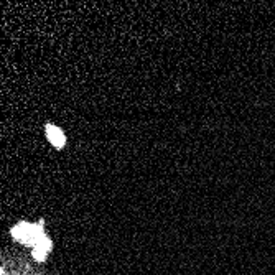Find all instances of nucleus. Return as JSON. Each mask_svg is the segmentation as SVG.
Listing matches in <instances>:
<instances>
[{"instance_id": "f257e3e1", "label": "nucleus", "mask_w": 275, "mask_h": 275, "mask_svg": "<svg viewBox=\"0 0 275 275\" xmlns=\"http://www.w3.org/2000/svg\"><path fill=\"white\" fill-rule=\"evenodd\" d=\"M46 132H48V138H49V142H51L54 147H58V148H61L64 143H66V138H64V134L59 131L58 127H54L51 126V124H48L46 126Z\"/></svg>"}]
</instances>
